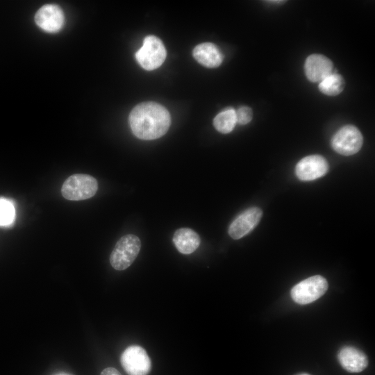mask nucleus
<instances>
[{
  "instance_id": "3",
  "label": "nucleus",
  "mask_w": 375,
  "mask_h": 375,
  "mask_svg": "<svg viewBox=\"0 0 375 375\" xmlns=\"http://www.w3.org/2000/svg\"><path fill=\"white\" fill-rule=\"evenodd\" d=\"M141 248V242L135 235L122 236L116 243L110 256V262L116 270L128 268L137 258Z\"/></svg>"
},
{
  "instance_id": "2",
  "label": "nucleus",
  "mask_w": 375,
  "mask_h": 375,
  "mask_svg": "<svg viewBox=\"0 0 375 375\" xmlns=\"http://www.w3.org/2000/svg\"><path fill=\"white\" fill-rule=\"evenodd\" d=\"M97 190L98 183L93 176L75 174L69 176L64 181L61 193L66 199L81 201L91 198L96 194Z\"/></svg>"
},
{
  "instance_id": "19",
  "label": "nucleus",
  "mask_w": 375,
  "mask_h": 375,
  "mask_svg": "<svg viewBox=\"0 0 375 375\" xmlns=\"http://www.w3.org/2000/svg\"><path fill=\"white\" fill-rule=\"evenodd\" d=\"M100 375H122L121 373L114 367H107L104 369Z\"/></svg>"
},
{
  "instance_id": "10",
  "label": "nucleus",
  "mask_w": 375,
  "mask_h": 375,
  "mask_svg": "<svg viewBox=\"0 0 375 375\" xmlns=\"http://www.w3.org/2000/svg\"><path fill=\"white\" fill-rule=\"evenodd\" d=\"M35 21L38 26L45 31L56 32L63 25L64 15L58 6L47 4L38 10Z\"/></svg>"
},
{
  "instance_id": "18",
  "label": "nucleus",
  "mask_w": 375,
  "mask_h": 375,
  "mask_svg": "<svg viewBox=\"0 0 375 375\" xmlns=\"http://www.w3.org/2000/svg\"><path fill=\"white\" fill-rule=\"evenodd\" d=\"M237 123L245 125L251 122L253 117L252 110L247 106L240 107L235 111Z\"/></svg>"
},
{
  "instance_id": "1",
  "label": "nucleus",
  "mask_w": 375,
  "mask_h": 375,
  "mask_svg": "<svg viewBox=\"0 0 375 375\" xmlns=\"http://www.w3.org/2000/svg\"><path fill=\"white\" fill-rule=\"evenodd\" d=\"M132 132L138 138L150 140L165 135L170 126L171 119L167 110L155 102H144L137 105L128 117Z\"/></svg>"
},
{
  "instance_id": "6",
  "label": "nucleus",
  "mask_w": 375,
  "mask_h": 375,
  "mask_svg": "<svg viewBox=\"0 0 375 375\" xmlns=\"http://www.w3.org/2000/svg\"><path fill=\"white\" fill-rule=\"evenodd\" d=\"M362 141L360 131L354 126L347 125L334 134L331 139V146L337 153L351 156L360 151Z\"/></svg>"
},
{
  "instance_id": "13",
  "label": "nucleus",
  "mask_w": 375,
  "mask_h": 375,
  "mask_svg": "<svg viewBox=\"0 0 375 375\" xmlns=\"http://www.w3.org/2000/svg\"><path fill=\"white\" fill-rule=\"evenodd\" d=\"M193 56L200 64L208 68L219 66L224 58L219 48L210 42L201 43L195 47Z\"/></svg>"
},
{
  "instance_id": "5",
  "label": "nucleus",
  "mask_w": 375,
  "mask_h": 375,
  "mask_svg": "<svg viewBox=\"0 0 375 375\" xmlns=\"http://www.w3.org/2000/svg\"><path fill=\"white\" fill-rule=\"evenodd\" d=\"M328 289L326 278L319 275L310 276L295 285L291 290L293 301L305 305L321 297Z\"/></svg>"
},
{
  "instance_id": "21",
  "label": "nucleus",
  "mask_w": 375,
  "mask_h": 375,
  "mask_svg": "<svg viewBox=\"0 0 375 375\" xmlns=\"http://www.w3.org/2000/svg\"><path fill=\"white\" fill-rule=\"evenodd\" d=\"M62 375H64V374H62Z\"/></svg>"
},
{
  "instance_id": "16",
  "label": "nucleus",
  "mask_w": 375,
  "mask_h": 375,
  "mask_svg": "<svg viewBox=\"0 0 375 375\" xmlns=\"http://www.w3.org/2000/svg\"><path fill=\"white\" fill-rule=\"evenodd\" d=\"M345 82L340 74H331L323 79L319 85V90L328 96H335L342 92Z\"/></svg>"
},
{
  "instance_id": "9",
  "label": "nucleus",
  "mask_w": 375,
  "mask_h": 375,
  "mask_svg": "<svg viewBox=\"0 0 375 375\" xmlns=\"http://www.w3.org/2000/svg\"><path fill=\"white\" fill-rule=\"evenodd\" d=\"M262 211L258 207H251L240 214L231 224L228 234L238 240L250 233L259 223Z\"/></svg>"
},
{
  "instance_id": "17",
  "label": "nucleus",
  "mask_w": 375,
  "mask_h": 375,
  "mask_svg": "<svg viewBox=\"0 0 375 375\" xmlns=\"http://www.w3.org/2000/svg\"><path fill=\"white\" fill-rule=\"evenodd\" d=\"M15 217L13 202L5 197H0V226L11 225Z\"/></svg>"
},
{
  "instance_id": "8",
  "label": "nucleus",
  "mask_w": 375,
  "mask_h": 375,
  "mask_svg": "<svg viewBox=\"0 0 375 375\" xmlns=\"http://www.w3.org/2000/svg\"><path fill=\"white\" fill-rule=\"evenodd\" d=\"M328 171L326 160L320 155H310L303 158L295 167V174L303 181H313L324 176Z\"/></svg>"
},
{
  "instance_id": "12",
  "label": "nucleus",
  "mask_w": 375,
  "mask_h": 375,
  "mask_svg": "<svg viewBox=\"0 0 375 375\" xmlns=\"http://www.w3.org/2000/svg\"><path fill=\"white\" fill-rule=\"evenodd\" d=\"M338 360L344 369L352 373L362 372L368 365L366 355L353 347H343L338 353Z\"/></svg>"
},
{
  "instance_id": "14",
  "label": "nucleus",
  "mask_w": 375,
  "mask_h": 375,
  "mask_svg": "<svg viewBox=\"0 0 375 375\" xmlns=\"http://www.w3.org/2000/svg\"><path fill=\"white\" fill-rule=\"evenodd\" d=\"M173 242L180 253L190 254L199 247L201 240L194 231L188 228H181L175 231Z\"/></svg>"
},
{
  "instance_id": "4",
  "label": "nucleus",
  "mask_w": 375,
  "mask_h": 375,
  "mask_svg": "<svg viewBox=\"0 0 375 375\" xmlns=\"http://www.w3.org/2000/svg\"><path fill=\"white\" fill-rule=\"evenodd\" d=\"M167 52L162 42L156 36L148 35L142 47L136 52L135 58L142 68L153 70L165 61Z\"/></svg>"
},
{
  "instance_id": "11",
  "label": "nucleus",
  "mask_w": 375,
  "mask_h": 375,
  "mask_svg": "<svg viewBox=\"0 0 375 375\" xmlns=\"http://www.w3.org/2000/svg\"><path fill=\"white\" fill-rule=\"evenodd\" d=\"M333 68L331 60L321 54L309 56L304 65L306 76L312 82H321L332 74Z\"/></svg>"
},
{
  "instance_id": "7",
  "label": "nucleus",
  "mask_w": 375,
  "mask_h": 375,
  "mask_svg": "<svg viewBox=\"0 0 375 375\" xmlns=\"http://www.w3.org/2000/svg\"><path fill=\"white\" fill-rule=\"evenodd\" d=\"M120 362L128 375H147L151 368L147 351L138 345L127 347L120 356Z\"/></svg>"
},
{
  "instance_id": "20",
  "label": "nucleus",
  "mask_w": 375,
  "mask_h": 375,
  "mask_svg": "<svg viewBox=\"0 0 375 375\" xmlns=\"http://www.w3.org/2000/svg\"><path fill=\"white\" fill-rule=\"evenodd\" d=\"M298 375H310V374H298Z\"/></svg>"
},
{
  "instance_id": "15",
  "label": "nucleus",
  "mask_w": 375,
  "mask_h": 375,
  "mask_svg": "<svg viewBox=\"0 0 375 375\" xmlns=\"http://www.w3.org/2000/svg\"><path fill=\"white\" fill-rule=\"evenodd\" d=\"M236 123L235 110L233 108H228L222 111L215 116L213 120L215 128L222 133L231 132Z\"/></svg>"
}]
</instances>
